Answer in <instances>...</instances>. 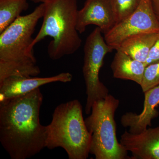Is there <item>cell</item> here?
I'll use <instances>...</instances> for the list:
<instances>
[{"mask_svg": "<svg viewBox=\"0 0 159 159\" xmlns=\"http://www.w3.org/2000/svg\"><path fill=\"white\" fill-rule=\"evenodd\" d=\"M39 88L0 102V141L12 159L29 158L46 147L47 125L41 124Z\"/></svg>", "mask_w": 159, "mask_h": 159, "instance_id": "1", "label": "cell"}, {"mask_svg": "<svg viewBox=\"0 0 159 159\" xmlns=\"http://www.w3.org/2000/svg\"><path fill=\"white\" fill-rule=\"evenodd\" d=\"M44 11L45 3H41L0 33V81L11 76L36 77L40 73L32 46V35Z\"/></svg>", "mask_w": 159, "mask_h": 159, "instance_id": "2", "label": "cell"}, {"mask_svg": "<svg viewBox=\"0 0 159 159\" xmlns=\"http://www.w3.org/2000/svg\"><path fill=\"white\" fill-rule=\"evenodd\" d=\"M77 0H51L45 3L42 25L32 46L48 36L52 38L48 54L53 60L74 54L81 47L82 40L77 29Z\"/></svg>", "mask_w": 159, "mask_h": 159, "instance_id": "3", "label": "cell"}, {"mask_svg": "<svg viewBox=\"0 0 159 159\" xmlns=\"http://www.w3.org/2000/svg\"><path fill=\"white\" fill-rule=\"evenodd\" d=\"M47 128V148H62L69 159L88 158L91 137L79 100L74 99L57 106Z\"/></svg>", "mask_w": 159, "mask_h": 159, "instance_id": "4", "label": "cell"}, {"mask_svg": "<svg viewBox=\"0 0 159 159\" xmlns=\"http://www.w3.org/2000/svg\"><path fill=\"white\" fill-rule=\"evenodd\" d=\"M119 102L109 94L94 102L90 115L84 119L91 137L90 154L96 159L129 158L128 151L117 138L115 116Z\"/></svg>", "mask_w": 159, "mask_h": 159, "instance_id": "5", "label": "cell"}, {"mask_svg": "<svg viewBox=\"0 0 159 159\" xmlns=\"http://www.w3.org/2000/svg\"><path fill=\"white\" fill-rule=\"evenodd\" d=\"M101 29L97 27L88 36L84 46L82 72L85 81L87 99L85 113H91L96 101L105 98L109 90L99 78V73L103 59L113 49L106 42Z\"/></svg>", "mask_w": 159, "mask_h": 159, "instance_id": "6", "label": "cell"}, {"mask_svg": "<svg viewBox=\"0 0 159 159\" xmlns=\"http://www.w3.org/2000/svg\"><path fill=\"white\" fill-rule=\"evenodd\" d=\"M143 33H159V21L151 0H141L133 13L103 34L107 43L117 50L127 38Z\"/></svg>", "mask_w": 159, "mask_h": 159, "instance_id": "7", "label": "cell"}, {"mask_svg": "<svg viewBox=\"0 0 159 159\" xmlns=\"http://www.w3.org/2000/svg\"><path fill=\"white\" fill-rule=\"evenodd\" d=\"M72 78V74L68 72L50 77L14 76L7 77L0 81V102L28 93L48 84L70 82Z\"/></svg>", "mask_w": 159, "mask_h": 159, "instance_id": "8", "label": "cell"}, {"mask_svg": "<svg viewBox=\"0 0 159 159\" xmlns=\"http://www.w3.org/2000/svg\"><path fill=\"white\" fill-rule=\"evenodd\" d=\"M89 25L97 26L103 34L113 27L112 0H86L82 9L78 10L77 31L82 34Z\"/></svg>", "mask_w": 159, "mask_h": 159, "instance_id": "9", "label": "cell"}, {"mask_svg": "<svg viewBox=\"0 0 159 159\" xmlns=\"http://www.w3.org/2000/svg\"><path fill=\"white\" fill-rule=\"evenodd\" d=\"M120 143L130 152L132 159H159V126L147 128L139 134L125 131Z\"/></svg>", "mask_w": 159, "mask_h": 159, "instance_id": "10", "label": "cell"}, {"mask_svg": "<svg viewBox=\"0 0 159 159\" xmlns=\"http://www.w3.org/2000/svg\"><path fill=\"white\" fill-rule=\"evenodd\" d=\"M144 107L141 113L132 112L125 113L121 118V123L124 127H129V132L139 134L152 125L153 119L158 116L156 108L159 105V85L144 93Z\"/></svg>", "mask_w": 159, "mask_h": 159, "instance_id": "11", "label": "cell"}, {"mask_svg": "<svg viewBox=\"0 0 159 159\" xmlns=\"http://www.w3.org/2000/svg\"><path fill=\"white\" fill-rule=\"evenodd\" d=\"M116 51L111 65L114 77L132 80L141 85L146 67L145 63L132 58L121 50Z\"/></svg>", "mask_w": 159, "mask_h": 159, "instance_id": "12", "label": "cell"}, {"mask_svg": "<svg viewBox=\"0 0 159 159\" xmlns=\"http://www.w3.org/2000/svg\"><path fill=\"white\" fill-rule=\"evenodd\" d=\"M159 37L158 33L134 34L124 40L117 50H121L134 59L145 63L152 47Z\"/></svg>", "mask_w": 159, "mask_h": 159, "instance_id": "13", "label": "cell"}, {"mask_svg": "<svg viewBox=\"0 0 159 159\" xmlns=\"http://www.w3.org/2000/svg\"><path fill=\"white\" fill-rule=\"evenodd\" d=\"M28 0H0V33L29 8Z\"/></svg>", "mask_w": 159, "mask_h": 159, "instance_id": "14", "label": "cell"}, {"mask_svg": "<svg viewBox=\"0 0 159 159\" xmlns=\"http://www.w3.org/2000/svg\"><path fill=\"white\" fill-rule=\"evenodd\" d=\"M140 2L141 0H112L115 25L124 20L133 13Z\"/></svg>", "mask_w": 159, "mask_h": 159, "instance_id": "15", "label": "cell"}, {"mask_svg": "<svg viewBox=\"0 0 159 159\" xmlns=\"http://www.w3.org/2000/svg\"><path fill=\"white\" fill-rule=\"evenodd\" d=\"M159 85V61L146 66L140 86L143 93Z\"/></svg>", "mask_w": 159, "mask_h": 159, "instance_id": "16", "label": "cell"}, {"mask_svg": "<svg viewBox=\"0 0 159 159\" xmlns=\"http://www.w3.org/2000/svg\"><path fill=\"white\" fill-rule=\"evenodd\" d=\"M159 61V37L152 47L148 58L145 63V66Z\"/></svg>", "mask_w": 159, "mask_h": 159, "instance_id": "17", "label": "cell"}, {"mask_svg": "<svg viewBox=\"0 0 159 159\" xmlns=\"http://www.w3.org/2000/svg\"><path fill=\"white\" fill-rule=\"evenodd\" d=\"M152 8L159 21V0H151Z\"/></svg>", "mask_w": 159, "mask_h": 159, "instance_id": "18", "label": "cell"}, {"mask_svg": "<svg viewBox=\"0 0 159 159\" xmlns=\"http://www.w3.org/2000/svg\"><path fill=\"white\" fill-rule=\"evenodd\" d=\"M30 1L34 3H45L48 2L51 0H30Z\"/></svg>", "mask_w": 159, "mask_h": 159, "instance_id": "19", "label": "cell"}]
</instances>
